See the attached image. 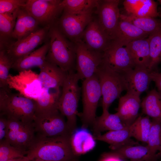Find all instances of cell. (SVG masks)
Here are the masks:
<instances>
[{
  "label": "cell",
  "mask_w": 161,
  "mask_h": 161,
  "mask_svg": "<svg viewBox=\"0 0 161 161\" xmlns=\"http://www.w3.org/2000/svg\"><path fill=\"white\" fill-rule=\"evenodd\" d=\"M69 135L46 137L36 134L27 151L30 160L71 161L78 157L73 154L70 145Z\"/></svg>",
  "instance_id": "6da1fadb"
},
{
  "label": "cell",
  "mask_w": 161,
  "mask_h": 161,
  "mask_svg": "<svg viewBox=\"0 0 161 161\" xmlns=\"http://www.w3.org/2000/svg\"><path fill=\"white\" fill-rule=\"evenodd\" d=\"M47 39L49 47L46 61L57 66L66 72L75 71V44L63 35L56 22L50 27Z\"/></svg>",
  "instance_id": "7a4b0ae2"
},
{
  "label": "cell",
  "mask_w": 161,
  "mask_h": 161,
  "mask_svg": "<svg viewBox=\"0 0 161 161\" xmlns=\"http://www.w3.org/2000/svg\"><path fill=\"white\" fill-rule=\"evenodd\" d=\"M35 100L19 93H13L9 87L0 88V114L25 123L33 122L36 111Z\"/></svg>",
  "instance_id": "3957f363"
},
{
  "label": "cell",
  "mask_w": 161,
  "mask_h": 161,
  "mask_svg": "<svg viewBox=\"0 0 161 161\" xmlns=\"http://www.w3.org/2000/svg\"><path fill=\"white\" fill-rule=\"evenodd\" d=\"M80 79L75 71L68 72L67 76L62 86L58 109L66 119L68 128L72 133L77 128V116L78 104L81 88L78 82Z\"/></svg>",
  "instance_id": "277c9868"
},
{
  "label": "cell",
  "mask_w": 161,
  "mask_h": 161,
  "mask_svg": "<svg viewBox=\"0 0 161 161\" xmlns=\"http://www.w3.org/2000/svg\"><path fill=\"white\" fill-rule=\"evenodd\" d=\"M100 84L102 96L103 110H108L112 103L126 90L123 75L118 73L102 62L95 74Z\"/></svg>",
  "instance_id": "5b68a950"
},
{
  "label": "cell",
  "mask_w": 161,
  "mask_h": 161,
  "mask_svg": "<svg viewBox=\"0 0 161 161\" xmlns=\"http://www.w3.org/2000/svg\"><path fill=\"white\" fill-rule=\"evenodd\" d=\"M81 88L83 111L78 116L81 121V127L87 128L95 119L97 105L102 96L99 81L96 75L95 74L84 80Z\"/></svg>",
  "instance_id": "8992f818"
},
{
  "label": "cell",
  "mask_w": 161,
  "mask_h": 161,
  "mask_svg": "<svg viewBox=\"0 0 161 161\" xmlns=\"http://www.w3.org/2000/svg\"><path fill=\"white\" fill-rule=\"evenodd\" d=\"M64 117L59 110L35 114L33 121L35 133L46 137L70 135Z\"/></svg>",
  "instance_id": "52a82bcc"
},
{
  "label": "cell",
  "mask_w": 161,
  "mask_h": 161,
  "mask_svg": "<svg viewBox=\"0 0 161 161\" xmlns=\"http://www.w3.org/2000/svg\"><path fill=\"white\" fill-rule=\"evenodd\" d=\"M93 11L77 13L63 11L56 24L63 35L75 43L81 40L85 28L93 18Z\"/></svg>",
  "instance_id": "ba28073f"
},
{
  "label": "cell",
  "mask_w": 161,
  "mask_h": 161,
  "mask_svg": "<svg viewBox=\"0 0 161 161\" xmlns=\"http://www.w3.org/2000/svg\"><path fill=\"white\" fill-rule=\"evenodd\" d=\"M7 83L10 89H14L24 96L35 100L41 96L44 89L38 74L31 69L19 72L16 75L9 74Z\"/></svg>",
  "instance_id": "9c48e42d"
},
{
  "label": "cell",
  "mask_w": 161,
  "mask_h": 161,
  "mask_svg": "<svg viewBox=\"0 0 161 161\" xmlns=\"http://www.w3.org/2000/svg\"><path fill=\"white\" fill-rule=\"evenodd\" d=\"M60 0H27L25 9L44 27L51 26L56 22L63 11Z\"/></svg>",
  "instance_id": "30bf717a"
},
{
  "label": "cell",
  "mask_w": 161,
  "mask_h": 161,
  "mask_svg": "<svg viewBox=\"0 0 161 161\" xmlns=\"http://www.w3.org/2000/svg\"><path fill=\"white\" fill-rule=\"evenodd\" d=\"M75 44V71L80 79L83 80L95 74L102 63L103 53L90 49L81 40Z\"/></svg>",
  "instance_id": "8fae6325"
},
{
  "label": "cell",
  "mask_w": 161,
  "mask_h": 161,
  "mask_svg": "<svg viewBox=\"0 0 161 161\" xmlns=\"http://www.w3.org/2000/svg\"><path fill=\"white\" fill-rule=\"evenodd\" d=\"M50 27H44L21 40L10 43L5 49L13 64L34 51L46 40Z\"/></svg>",
  "instance_id": "7c38bea8"
},
{
  "label": "cell",
  "mask_w": 161,
  "mask_h": 161,
  "mask_svg": "<svg viewBox=\"0 0 161 161\" xmlns=\"http://www.w3.org/2000/svg\"><path fill=\"white\" fill-rule=\"evenodd\" d=\"M120 2L119 0H100L95 10L98 23L112 41L120 19Z\"/></svg>",
  "instance_id": "4fadbf2b"
},
{
  "label": "cell",
  "mask_w": 161,
  "mask_h": 161,
  "mask_svg": "<svg viewBox=\"0 0 161 161\" xmlns=\"http://www.w3.org/2000/svg\"><path fill=\"white\" fill-rule=\"evenodd\" d=\"M102 63L123 75L135 68L132 58L127 48L113 41L103 52Z\"/></svg>",
  "instance_id": "5bb4252c"
},
{
  "label": "cell",
  "mask_w": 161,
  "mask_h": 161,
  "mask_svg": "<svg viewBox=\"0 0 161 161\" xmlns=\"http://www.w3.org/2000/svg\"><path fill=\"white\" fill-rule=\"evenodd\" d=\"M90 49L103 53L112 41L101 27L97 19H93L85 28L81 40Z\"/></svg>",
  "instance_id": "9a60e30c"
},
{
  "label": "cell",
  "mask_w": 161,
  "mask_h": 161,
  "mask_svg": "<svg viewBox=\"0 0 161 161\" xmlns=\"http://www.w3.org/2000/svg\"><path fill=\"white\" fill-rule=\"evenodd\" d=\"M152 72L147 68H134L124 74L127 92L140 96L148 89Z\"/></svg>",
  "instance_id": "2e32d148"
},
{
  "label": "cell",
  "mask_w": 161,
  "mask_h": 161,
  "mask_svg": "<svg viewBox=\"0 0 161 161\" xmlns=\"http://www.w3.org/2000/svg\"><path fill=\"white\" fill-rule=\"evenodd\" d=\"M140 97L127 92L119 98L116 113L127 126H131L138 117L141 103Z\"/></svg>",
  "instance_id": "e0dca14e"
},
{
  "label": "cell",
  "mask_w": 161,
  "mask_h": 161,
  "mask_svg": "<svg viewBox=\"0 0 161 161\" xmlns=\"http://www.w3.org/2000/svg\"><path fill=\"white\" fill-rule=\"evenodd\" d=\"M38 78L43 88L60 90L67 75L57 66L45 61L40 68Z\"/></svg>",
  "instance_id": "ac0fdd59"
},
{
  "label": "cell",
  "mask_w": 161,
  "mask_h": 161,
  "mask_svg": "<svg viewBox=\"0 0 161 161\" xmlns=\"http://www.w3.org/2000/svg\"><path fill=\"white\" fill-rule=\"evenodd\" d=\"M69 143L72 151L77 157L93 150L96 145L93 135L87 128H77L70 135Z\"/></svg>",
  "instance_id": "d6986e66"
},
{
  "label": "cell",
  "mask_w": 161,
  "mask_h": 161,
  "mask_svg": "<svg viewBox=\"0 0 161 161\" xmlns=\"http://www.w3.org/2000/svg\"><path fill=\"white\" fill-rule=\"evenodd\" d=\"M149 35L131 23L120 19L112 41L125 47L132 41L147 38Z\"/></svg>",
  "instance_id": "ffe728a7"
},
{
  "label": "cell",
  "mask_w": 161,
  "mask_h": 161,
  "mask_svg": "<svg viewBox=\"0 0 161 161\" xmlns=\"http://www.w3.org/2000/svg\"><path fill=\"white\" fill-rule=\"evenodd\" d=\"M38 21L25 9L20 8L18 12L16 22L12 34L15 41L21 40L39 29Z\"/></svg>",
  "instance_id": "44dd1931"
},
{
  "label": "cell",
  "mask_w": 161,
  "mask_h": 161,
  "mask_svg": "<svg viewBox=\"0 0 161 161\" xmlns=\"http://www.w3.org/2000/svg\"><path fill=\"white\" fill-rule=\"evenodd\" d=\"M93 136L96 140L110 145L109 148L112 150L127 145H139L131 138L130 126L120 130L108 131L103 134H100Z\"/></svg>",
  "instance_id": "7402d4cb"
},
{
  "label": "cell",
  "mask_w": 161,
  "mask_h": 161,
  "mask_svg": "<svg viewBox=\"0 0 161 161\" xmlns=\"http://www.w3.org/2000/svg\"><path fill=\"white\" fill-rule=\"evenodd\" d=\"M49 47V43L47 39L42 46L15 62L12 68L18 72L34 67L40 68L46 61V57Z\"/></svg>",
  "instance_id": "603a6c76"
},
{
  "label": "cell",
  "mask_w": 161,
  "mask_h": 161,
  "mask_svg": "<svg viewBox=\"0 0 161 161\" xmlns=\"http://www.w3.org/2000/svg\"><path fill=\"white\" fill-rule=\"evenodd\" d=\"M93 135L105 131L123 129L127 127L116 113H110L108 110H103L102 114L96 117L91 125Z\"/></svg>",
  "instance_id": "cb8c5ba5"
},
{
  "label": "cell",
  "mask_w": 161,
  "mask_h": 161,
  "mask_svg": "<svg viewBox=\"0 0 161 161\" xmlns=\"http://www.w3.org/2000/svg\"><path fill=\"white\" fill-rule=\"evenodd\" d=\"M132 58L135 68H147L149 62V49L148 38L137 40L125 46Z\"/></svg>",
  "instance_id": "d4e9b609"
},
{
  "label": "cell",
  "mask_w": 161,
  "mask_h": 161,
  "mask_svg": "<svg viewBox=\"0 0 161 161\" xmlns=\"http://www.w3.org/2000/svg\"><path fill=\"white\" fill-rule=\"evenodd\" d=\"M122 160L131 161H152L157 160L150 155L148 145H127L110 152Z\"/></svg>",
  "instance_id": "484cf974"
},
{
  "label": "cell",
  "mask_w": 161,
  "mask_h": 161,
  "mask_svg": "<svg viewBox=\"0 0 161 161\" xmlns=\"http://www.w3.org/2000/svg\"><path fill=\"white\" fill-rule=\"evenodd\" d=\"M61 92V90L44 88L41 96L35 100L36 107L35 114L59 110L58 102Z\"/></svg>",
  "instance_id": "4316f807"
},
{
  "label": "cell",
  "mask_w": 161,
  "mask_h": 161,
  "mask_svg": "<svg viewBox=\"0 0 161 161\" xmlns=\"http://www.w3.org/2000/svg\"><path fill=\"white\" fill-rule=\"evenodd\" d=\"M143 113L161 122V94L156 89L149 91L141 102Z\"/></svg>",
  "instance_id": "83f0119b"
},
{
  "label": "cell",
  "mask_w": 161,
  "mask_h": 161,
  "mask_svg": "<svg viewBox=\"0 0 161 161\" xmlns=\"http://www.w3.org/2000/svg\"><path fill=\"white\" fill-rule=\"evenodd\" d=\"M20 9L11 13H0V50L5 49L13 42L12 34Z\"/></svg>",
  "instance_id": "f1b7e54d"
},
{
  "label": "cell",
  "mask_w": 161,
  "mask_h": 161,
  "mask_svg": "<svg viewBox=\"0 0 161 161\" xmlns=\"http://www.w3.org/2000/svg\"><path fill=\"white\" fill-rule=\"evenodd\" d=\"M149 62L148 69L151 72L158 71L161 62V28L149 35Z\"/></svg>",
  "instance_id": "f546056e"
},
{
  "label": "cell",
  "mask_w": 161,
  "mask_h": 161,
  "mask_svg": "<svg viewBox=\"0 0 161 161\" xmlns=\"http://www.w3.org/2000/svg\"><path fill=\"white\" fill-rule=\"evenodd\" d=\"M120 19L129 22L149 35L161 28V21L156 18L121 14Z\"/></svg>",
  "instance_id": "4dcf8cb0"
},
{
  "label": "cell",
  "mask_w": 161,
  "mask_h": 161,
  "mask_svg": "<svg viewBox=\"0 0 161 161\" xmlns=\"http://www.w3.org/2000/svg\"><path fill=\"white\" fill-rule=\"evenodd\" d=\"M150 117L140 116L130 126L132 137L147 144L151 125Z\"/></svg>",
  "instance_id": "1f68e13d"
},
{
  "label": "cell",
  "mask_w": 161,
  "mask_h": 161,
  "mask_svg": "<svg viewBox=\"0 0 161 161\" xmlns=\"http://www.w3.org/2000/svg\"><path fill=\"white\" fill-rule=\"evenodd\" d=\"M99 0H63L61 4L63 11L72 13H82L94 10L98 5Z\"/></svg>",
  "instance_id": "d6a6232c"
},
{
  "label": "cell",
  "mask_w": 161,
  "mask_h": 161,
  "mask_svg": "<svg viewBox=\"0 0 161 161\" xmlns=\"http://www.w3.org/2000/svg\"><path fill=\"white\" fill-rule=\"evenodd\" d=\"M147 145L151 157L158 159L157 152L161 145V122L152 120Z\"/></svg>",
  "instance_id": "836d02e7"
},
{
  "label": "cell",
  "mask_w": 161,
  "mask_h": 161,
  "mask_svg": "<svg viewBox=\"0 0 161 161\" xmlns=\"http://www.w3.org/2000/svg\"><path fill=\"white\" fill-rule=\"evenodd\" d=\"M16 134V148L26 151L33 141L35 135L33 122L26 125Z\"/></svg>",
  "instance_id": "e575fe53"
},
{
  "label": "cell",
  "mask_w": 161,
  "mask_h": 161,
  "mask_svg": "<svg viewBox=\"0 0 161 161\" xmlns=\"http://www.w3.org/2000/svg\"><path fill=\"white\" fill-rule=\"evenodd\" d=\"M13 62L5 49L0 50V88L8 87L7 80Z\"/></svg>",
  "instance_id": "d590c367"
},
{
  "label": "cell",
  "mask_w": 161,
  "mask_h": 161,
  "mask_svg": "<svg viewBox=\"0 0 161 161\" xmlns=\"http://www.w3.org/2000/svg\"><path fill=\"white\" fill-rule=\"evenodd\" d=\"M27 152L11 145L6 141L0 142V161L7 160L26 156Z\"/></svg>",
  "instance_id": "8d00e7d4"
},
{
  "label": "cell",
  "mask_w": 161,
  "mask_h": 161,
  "mask_svg": "<svg viewBox=\"0 0 161 161\" xmlns=\"http://www.w3.org/2000/svg\"><path fill=\"white\" fill-rule=\"evenodd\" d=\"M158 3L152 0H142L141 3L133 14L140 17L156 18L159 16Z\"/></svg>",
  "instance_id": "74e56055"
},
{
  "label": "cell",
  "mask_w": 161,
  "mask_h": 161,
  "mask_svg": "<svg viewBox=\"0 0 161 161\" xmlns=\"http://www.w3.org/2000/svg\"><path fill=\"white\" fill-rule=\"evenodd\" d=\"M27 0H0V13L13 12L24 7Z\"/></svg>",
  "instance_id": "f35d334b"
},
{
  "label": "cell",
  "mask_w": 161,
  "mask_h": 161,
  "mask_svg": "<svg viewBox=\"0 0 161 161\" xmlns=\"http://www.w3.org/2000/svg\"><path fill=\"white\" fill-rule=\"evenodd\" d=\"M142 0H125L123 3L127 14H133L140 5Z\"/></svg>",
  "instance_id": "ab89813d"
},
{
  "label": "cell",
  "mask_w": 161,
  "mask_h": 161,
  "mask_svg": "<svg viewBox=\"0 0 161 161\" xmlns=\"http://www.w3.org/2000/svg\"><path fill=\"white\" fill-rule=\"evenodd\" d=\"M8 131L7 118L4 115L0 114V142L6 141Z\"/></svg>",
  "instance_id": "60d3db41"
},
{
  "label": "cell",
  "mask_w": 161,
  "mask_h": 161,
  "mask_svg": "<svg viewBox=\"0 0 161 161\" xmlns=\"http://www.w3.org/2000/svg\"><path fill=\"white\" fill-rule=\"evenodd\" d=\"M151 77L152 80L154 82L158 91L161 94V72H152L151 73Z\"/></svg>",
  "instance_id": "b9f144b4"
},
{
  "label": "cell",
  "mask_w": 161,
  "mask_h": 161,
  "mask_svg": "<svg viewBox=\"0 0 161 161\" xmlns=\"http://www.w3.org/2000/svg\"><path fill=\"white\" fill-rule=\"evenodd\" d=\"M121 160L120 158L109 152L102 154L99 161H121Z\"/></svg>",
  "instance_id": "7bdbcfd3"
},
{
  "label": "cell",
  "mask_w": 161,
  "mask_h": 161,
  "mask_svg": "<svg viewBox=\"0 0 161 161\" xmlns=\"http://www.w3.org/2000/svg\"><path fill=\"white\" fill-rule=\"evenodd\" d=\"M30 159L26 156L6 161H29Z\"/></svg>",
  "instance_id": "ee69618b"
},
{
  "label": "cell",
  "mask_w": 161,
  "mask_h": 161,
  "mask_svg": "<svg viewBox=\"0 0 161 161\" xmlns=\"http://www.w3.org/2000/svg\"><path fill=\"white\" fill-rule=\"evenodd\" d=\"M159 153L157 154V155L158 157H161V145H160V147L159 149Z\"/></svg>",
  "instance_id": "f6af8a7d"
},
{
  "label": "cell",
  "mask_w": 161,
  "mask_h": 161,
  "mask_svg": "<svg viewBox=\"0 0 161 161\" xmlns=\"http://www.w3.org/2000/svg\"><path fill=\"white\" fill-rule=\"evenodd\" d=\"M29 161H45L38 159H33L30 160Z\"/></svg>",
  "instance_id": "bcb514c9"
},
{
  "label": "cell",
  "mask_w": 161,
  "mask_h": 161,
  "mask_svg": "<svg viewBox=\"0 0 161 161\" xmlns=\"http://www.w3.org/2000/svg\"><path fill=\"white\" fill-rule=\"evenodd\" d=\"M71 161H79L78 160V158H75Z\"/></svg>",
  "instance_id": "7dc6e473"
},
{
  "label": "cell",
  "mask_w": 161,
  "mask_h": 161,
  "mask_svg": "<svg viewBox=\"0 0 161 161\" xmlns=\"http://www.w3.org/2000/svg\"><path fill=\"white\" fill-rule=\"evenodd\" d=\"M123 161H131L128 160H122ZM157 161V160H154V161Z\"/></svg>",
  "instance_id": "c3c4849f"
},
{
  "label": "cell",
  "mask_w": 161,
  "mask_h": 161,
  "mask_svg": "<svg viewBox=\"0 0 161 161\" xmlns=\"http://www.w3.org/2000/svg\"><path fill=\"white\" fill-rule=\"evenodd\" d=\"M157 1L161 5V0H158Z\"/></svg>",
  "instance_id": "681fc988"
},
{
  "label": "cell",
  "mask_w": 161,
  "mask_h": 161,
  "mask_svg": "<svg viewBox=\"0 0 161 161\" xmlns=\"http://www.w3.org/2000/svg\"><path fill=\"white\" fill-rule=\"evenodd\" d=\"M159 10L158 11L159 12L161 13V7L159 9Z\"/></svg>",
  "instance_id": "f907efd6"
},
{
  "label": "cell",
  "mask_w": 161,
  "mask_h": 161,
  "mask_svg": "<svg viewBox=\"0 0 161 161\" xmlns=\"http://www.w3.org/2000/svg\"><path fill=\"white\" fill-rule=\"evenodd\" d=\"M159 16H160L161 17V13L159 12Z\"/></svg>",
  "instance_id": "816d5d0a"
}]
</instances>
